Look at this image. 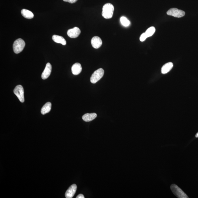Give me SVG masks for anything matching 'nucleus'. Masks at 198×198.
<instances>
[{"mask_svg": "<svg viewBox=\"0 0 198 198\" xmlns=\"http://www.w3.org/2000/svg\"><path fill=\"white\" fill-rule=\"evenodd\" d=\"M172 193L179 198H188L189 197L182 190L175 184H172L170 186Z\"/></svg>", "mask_w": 198, "mask_h": 198, "instance_id": "nucleus-3", "label": "nucleus"}, {"mask_svg": "<svg viewBox=\"0 0 198 198\" xmlns=\"http://www.w3.org/2000/svg\"><path fill=\"white\" fill-rule=\"evenodd\" d=\"M173 66V64L171 62L165 64L163 66L161 72L162 74H165L171 71Z\"/></svg>", "mask_w": 198, "mask_h": 198, "instance_id": "nucleus-13", "label": "nucleus"}, {"mask_svg": "<svg viewBox=\"0 0 198 198\" xmlns=\"http://www.w3.org/2000/svg\"><path fill=\"white\" fill-rule=\"evenodd\" d=\"M104 73L103 69L100 68L97 69L92 74L90 78V81L92 83L95 84L101 79Z\"/></svg>", "mask_w": 198, "mask_h": 198, "instance_id": "nucleus-4", "label": "nucleus"}, {"mask_svg": "<svg viewBox=\"0 0 198 198\" xmlns=\"http://www.w3.org/2000/svg\"><path fill=\"white\" fill-rule=\"evenodd\" d=\"M121 24L124 27H127L130 25V22L127 18L125 17H122L120 19Z\"/></svg>", "mask_w": 198, "mask_h": 198, "instance_id": "nucleus-17", "label": "nucleus"}, {"mask_svg": "<svg viewBox=\"0 0 198 198\" xmlns=\"http://www.w3.org/2000/svg\"><path fill=\"white\" fill-rule=\"evenodd\" d=\"M97 117V115L96 113H86L82 116V119L86 122H89L93 120Z\"/></svg>", "mask_w": 198, "mask_h": 198, "instance_id": "nucleus-12", "label": "nucleus"}, {"mask_svg": "<svg viewBox=\"0 0 198 198\" xmlns=\"http://www.w3.org/2000/svg\"><path fill=\"white\" fill-rule=\"evenodd\" d=\"M82 71V67L80 64L75 63L72 67V72L75 75L80 74Z\"/></svg>", "mask_w": 198, "mask_h": 198, "instance_id": "nucleus-11", "label": "nucleus"}, {"mask_svg": "<svg viewBox=\"0 0 198 198\" xmlns=\"http://www.w3.org/2000/svg\"><path fill=\"white\" fill-rule=\"evenodd\" d=\"M81 33V31L80 29L78 27H75L68 30L67 35L70 38H75L79 36Z\"/></svg>", "mask_w": 198, "mask_h": 198, "instance_id": "nucleus-7", "label": "nucleus"}, {"mask_svg": "<svg viewBox=\"0 0 198 198\" xmlns=\"http://www.w3.org/2000/svg\"><path fill=\"white\" fill-rule=\"evenodd\" d=\"M21 13L24 17L27 19H32L34 17V14L33 13L28 10L25 9L22 10Z\"/></svg>", "mask_w": 198, "mask_h": 198, "instance_id": "nucleus-16", "label": "nucleus"}, {"mask_svg": "<svg viewBox=\"0 0 198 198\" xmlns=\"http://www.w3.org/2000/svg\"><path fill=\"white\" fill-rule=\"evenodd\" d=\"M78 0H63L64 1H65V2H68L71 4H73L76 2Z\"/></svg>", "mask_w": 198, "mask_h": 198, "instance_id": "nucleus-20", "label": "nucleus"}, {"mask_svg": "<svg viewBox=\"0 0 198 198\" xmlns=\"http://www.w3.org/2000/svg\"><path fill=\"white\" fill-rule=\"evenodd\" d=\"M114 10V7L113 4L110 3L105 4L103 8L102 16L105 18H111L113 16Z\"/></svg>", "mask_w": 198, "mask_h": 198, "instance_id": "nucleus-1", "label": "nucleus"}, {"mask_svg": "<svg viewBox=\"0 0 198 198\" xmlns=\"http://www.w3.org/2000/svg\"><path fill=\"white\" fill-rule=\"evenodd\" d=\"M52 66L50 63H47L46 67L41 74V78L44 80L47 79L50 75L52 72Z\"/></svg>", "mask_w": 198, "mask_h": 198, "instance_id": "nucleus-8", "label": "nucleus"}, {"mask_svg": "<svg viewBox=\"0 0 198 198\" xmlns=\"http://www.w3.org/2000/svg\"><path fill=\"white\" fill-rule=\"evenodd\" d=\"M195 137L196 138H198V132L197 134H196V135H195Z\"/></svg>", "mask_w": 198, "mask_h": 198, "instance_id": "nucleus-22", "label": "nucleus"}, {"mask_svg": "<svg viewBox=\"0 0 198 198\" xmlns=\"http://www.w3.org/2000/svg\"><path fill=\"white\" fill-rule=\"evenodd\" d=\"M156 31V29L154 27H151L148 28L146 31L145 32V33L146 35L148 37L152 36L153 34Z\"/></svg>", "mask_w": 198, "mask_h": 198, "instance_id": "nucleus-18", "label": "nucleus"}, {"mask_svg": "<svg viewBox=\"0 0 198 198\" xmlns=\"http://www.w3.org/2000/svg\"><path fill=\"white\" fill-rule=\"evenodd\" d=\"M52 39L55 42L61 44L63 45H65L66 44V40L63 37L61 36L54 35L52 36Z\"/></svg>", "mask_w": 198, "mask_h": 198, "instance_id": "nucleus-14", "label": "nucleus"}, {"mask_svg": "<svg viewBox=\"0 0 198 198\" xmlns=\"http://www.w3.org/2000/svg\"><path fill=\"white\" fill-rule=\"evenodd\" d=\"M76 189L77 186L76 184L72 185L65 193V197L66 198H72L75 194Z\"/></svg>", "mask_w": 198, "mask_h": 198, "instance_id": "nucleus-10", "label": "nucleus"}, {"mask_svg": "<svg viewBox=\"0 0 198 198\" xmlns=\"http://www.w3.org/2000/svg\"><path fill=\"white\" fill-rule=\"evenodd\" d=\"M52 108V103L50 102H47L43 106L41 110V113L42 115H45L48 113Z\"/></svg>", "mask_w": 198, "mask_h": 198, "instance_id": "nucleus-15", "label": "nucleus"}, {"mask_svg": "<svg viewBox=\"0 0 198 198\" xmlns=\"http://www.w3.org/2000/svg\"><path fill=\"white\" fill-rule=\"evenodd\" d=\"M91 44L94 48H99L103 44L102 40L99 37L95 36L92 38L91 40Z\"/></svg>", "mask_w": 198, "mask_h": 198, "instance_id": "nucleus-9", "label": "nucleus"}, {"mask_svg": "<svg viewBox=\"0 0 198 198\" xmlns=\"http://www.w3.org/2000/svg\"><path fill=\"white\" fill-rule=\"evenodd\" d=\"M148 38V36H147L146 33H143L140 37V41H144L146 39V38Z\"/></svg>", "mask_w": 198, "mask_h": 198, "instance_id": "nucleus-19", "label": "nucleus"}, {"mask_svg": "<svg viewBox=\"0 0 198 198\" xmlns=\"http://www.w3.org/2000/svg\"><path fill=\"white\" fill-rule=\"evenodd\" d=\"M76 198H84V196L82 194H79L76 197Z\"/></svg>", "mask_w": 198, "mask_h": 198, "instance_id": "nucleus-21", "label": "nucleus"}, {"mask_svg": "<svg viewBox=\"0 0 198 198\" xmlns=\"http://www.w3.org/2000/svg\"><path fill=\"white\" fill-rule=\"evenodd\" d=\"M25 45V43L23 39H18L14 41L13 44V49L16 54H18L22 52Z\"/></svg>", "mask_w": 198, "mask_h": 198, "instance_id": "nucleus-2", "label": "nucleus"}, {"mask_svg": "<svg viewBox=\"0 0 198 198\" xmlns=\"http://www.w3.org/2000/svg\"><path fill=\"white\" fill-rule=\"evenodd\" d=\"M14 92L21 103H23L24 102V90L23 86L20 85L16 86L14 89Z\"/></svg>", "mask_w": 198, "mask_h": 198, "instance_id": "nucleus-5", "label": "nucleus"}, {"mask_svg": "<svg viewBox=\"0 0 198 198\" xmlns=\"http://www.w3.org/2000/svg\"><path fill=\"white\" fill-rule=\"evenodd\" d=\"M167 13L168 15L172 16L177 17V18L183 17L184 16L185 14L184 11L175 8L169 9L167 11Z\"/></svg>", "mask_w": 198, "mask_h": 198, "instance_id": "nucleus-6", "label": "nucleus"}]
</instances>
